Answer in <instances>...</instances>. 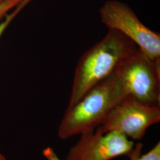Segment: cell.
Segmentation results:
<instances>
[{
    "label": "cell",
    "instance_id": "12",
    "mask_svg": "<svg viewBox=\"0 0 160 160\" xmlns=\"http://www.w3.org/2000/svg\"><path fill=\"white\" fill-rule=\"evenodd\" d=\"M7 1H8V0H0V4L3 3V2H6Z\"/></svg>",
    "mask_w": 160,
    "mask_h": 160
},
{
    "label": "cell",
    "instance_id": "6",
    "mask_svg": "<svg viewBox=\"0 0 160 160\" xmlns=\"http://www.w3.org/2000/svg\"><path fill=\"white\" fill-rule=\"evenodd\" d=\"M69 149L66 160H110L121 155L129 157L134 143L117 132H103L98 128L81 135Z\"/></svg>",
    "mask_w": 160,
    "mask_h": 160
},
{
    "label": "cell",
    "instance_id": "7",
    "mask_svg": "<svg viewBox=\"0 0 160 160\" xmlns=\"http://www.w3.org/2000/svg\"><path fill=\"white\" fill-rule=\"evenodd\" d=\"M29 1V0H23V1H22L18 6H17V7L16 8L14 12L10 13V14L6 15L5 20L2 22L0 23V37L3 33L6 28H7L8 24L12 22V20L17 15L18 12L23 8V7L28 3Z\"/></svg>",
    "mask_w": 160,
    "mask_h": 160
},
{
    "label": "cell",
    "instance_id": "9",
    "mask_svg": "<svg viewBox=\"0 0 160 160\" xmlns=\"http://www.w3.org/2000/svg\"><path fill=\"white\" fill-rule=\"evenodd\" d=\"M23 0H8L0 4V20L6 16L7 12L18 6Z\"/></svg>",
    "mask_w": 160,
    "mask_h": 160
},
{
    "label": "cell",
    "instance_id": "11",
    "mask_svg": "<svg viewBox=\"0 0 160 160\" xmlns=\"http://www.w3.org/2000/svg\"><path fill=\"white\" fill-rule=\"evenodd\" d=\"M0 160H6L5 157L0 153Z\"/></svg>",
    "mask_w": 160,
    "mask_h": 160
},
{
    "label": "cell",
    "instance_id": "5",
    "mask_svg": "<svg viewBox=\"0 0 160 160\" xmlns=\"http://www.w3.org/2000/svg\"><path fill=\"white\" fill-rule=\"evenodd\" d=\"M160 121L159 106L127 96L110 110L97 128L103 132H117L128 138L140 140L150 126Z\"/></svg>",
    "mask_w": 160,
    "mask_h": 160
},
{
    "label": "cell",
    "instance_id": "8",
    "mask_svg": "<svg viewBox=\"0 0 160 160\" xmlns=\"http://www.w3.org/2000/svg\"><path fill=\"white\" fill-rule=\"evenodd\" d=\"M131 160H160V142L157 143L154 148L143 155L132 158Z\"/></svg>",
    "mask_w": 160,
    "mask_h": 160
},
{
    "label": "cell",
    "instance_id": "1",
    "mask_svg": "<svg viewBox=\"0 0 160 160\" xmlns=\"http://www.w3.org/2000/svg\"><path fill=\"white\" fill-rule=\"evenodd\" d=\"M138 49L125 36L109 30L103 39L80 58L75 69L67 109L74 106L93 87L113 74Z\"/></svg>",
    "mask_w": 160,
    "mask_h": 160
},
{
    "label": "cell",
    "instance_id": "3",
    "mask_svg": "<svg viewBox=\"0 0 160 160\" xmlns=\"http://www.w3.org/2000/svg\"><path fill=\"white\" fill-rule=\"evenodd\" d=\"M128 96L160 105V59L152 60L138 49L116 71Z\"/></svg>",
    "mask_w": 160,
    "mask_h": 160
},
{
    "label": "cell",
    "instance_id": "2",
    "mask_svg": "<svg viewBox=\"0 0 160 160\" xmlns=\"http://www.w3.org/2000/svg\"><path fill=\"white\" fill-rule=\"evenodd\" d=\"M127 96L125 86L115 71L93 87L74 106L67 109L58 128V137L66 139L94 130Z\"/></svg>",
    "mask_w": 160,
    "mask_h": 160
},
{
    "label": "cell",
    "instance_id": "4",
    "mask_svg": "<svg viewBox=\"0 0 160 160\" xmlns=\"http://www.w3.org/2000/svg\"><path fill=\"white\" fill-rule=\"evenodd\" d=\"M102 22L109 30L120 32L152 60L160 59V35L142 23L125 4L110 0L100 10Z\"/></svg>",
    "mask_w": 160,
    "mask_h": 160
},
{
    "label": "cell",
    "instance_id": "10",
    "mask_svg": "<svg viewBox=\"0 0 160 160\" xmlns=\"http://www.w3.org/2000/svg\"><path fill=\"white\" fill-rule=\"evenodd\" d=\"M43 154L47 160H61L51 147H47L43 150Z\"/></svg>",
    "mask_w": 160,
    "mask_h": 160
}]
</instances>
